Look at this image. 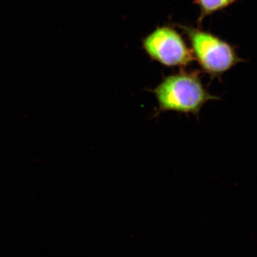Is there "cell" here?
I'll return each mask as SVG.
<instances>
[{
  "instance_id": "obj_3",
  "label": "cell",
  "mask_w": 257,
  "mask_h": 257,
  "mask_svg": "<svg viewBox=\"0 0 257 257\" xmlns=\"http://www.w3.org/2000/svg\"><path fill=\"white\" fill-rule=\"evenodd\" d=\"M142 43L147 56L165 67H187L194 60L192 50L183 37L168 25L157 27Z\"/></svg>"
},
{
  "instance_id": "obj_4",
  "label": "cell",
  "mask_w": 257,
  "mask_h": 257,
  "mask_svg": "<svg viewBox=\"0 0 257 257\" xmlns=\"http://www.w3.org/2000/svg\"><path fill=\"white\" fill-rule=\"evenodd\" d=\"M238 0H194L193 3L197 5L200 14L198 18V27H201L203 20L210 15L224 11Z\"/></svg>"
},
{
  "instance_id": "obj_1",
  "label": "cell",
  "mask_w": 257,
  "mask_h": 257,
  "mask_svg": "<svg viewBox=\"0 0 257 257\" xmlns=\"http://www.w3.org/2000/svg\"><path fill=\"white\" fill-rule=\"evenodd\" d=\"M149 91L155 94L158 104L154 117L165 111L192 114L199 117L206 103L219 99L208 92L198 70L182 69L177 73L166 76L155 89Z\"/></svg>"
},
{
  "instance_id": "obj_2",
  "label": "cell",
  "mask_w": 257,
  "mask_h": 257,
  "mask_svg": "<svg viewBox=\"0 0 257 257\" xmlns=\"http://www.w3.org/2000/svg\"><path fill=\"white\" fill-rule=\"evenodd\" d=\"M188 38L194 60L211 79H221L236 64L246 60L238 55L236 47L210 32L176 24Z\"/></svg>"
}]
</instances>
